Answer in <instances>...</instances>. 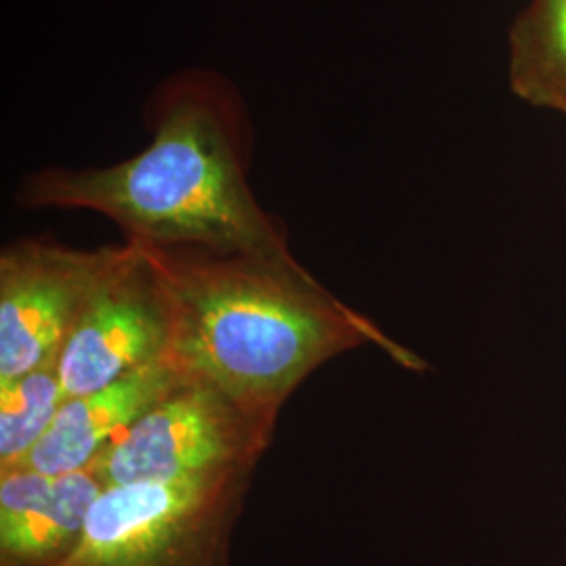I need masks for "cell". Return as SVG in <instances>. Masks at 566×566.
Returning a JSON list of instances; mask_svg holds the SVG:
<instances>
[{
    "mask_svg": "<svg viewBox=\"0 0 566 566\" xmlns=\"http://www.w3.org/2000/svg\"><path fill=\"white\" fill-rule=\"evenodd\" d=\"M149 143L122 163L44 166L15 189L25 210H88L124 242L296 261L282 221L250 187L254 128L240 91L208 67H185L147 97Z\"/></svg>",
    "mask_w": 566,
    "mask_h": 566,
    "instance_id": "6da1fadb",
    "label": "cell"
},
{
    "mask_svg": "<svg viewBox=\"0 0 566 566\" xmlns=\"http://www.w3.org/2000/svg\"><path fill=\"white\" fill-rule=\"evenodd\" d=\"M103 489L91 468L67 474L2 470L0 566H65Z\"/></svg>",
    "mask_w": 566,
    "mask_h": 566,
    "instance_id": "52a82bcc",
    "label": "cell"
},
{
    "mask_svg": "<svg viewBox=\"0 0 566 566\" xmlns=\"http://www.w3.org/2000/svg\"><path fill=\"white\" fill-rule=\"evenodd\" d=\"M63 403L60 357L0 382V472L23 464Z\"/></svg>",
    "mask_w": 566,
    "mask_h": 566,
    "instance_id": "30bf717a",
    "label": "cell"
},
{
    "mask_svg": "<svg viewBox=\"0 0 566 566\" xmlns=\"http://www.w3.org/2000/svg\"><path fill=\"white\" fill-rule=\"evenodd\" d=\"M510 86L566 116V0H528L510 32Z\"/></svg>",
    "mask_w": 566,
    "mask_h": 566,
    "instance_id": "9c48e42d",
    "label": "cell"
},
{
    "mask_svg": "<svg viewBox=\"0 0 566 566\" xmlns=\"http://www.w3.org/2000/svg\"><path fill=\"white\" fill-rule=\"evenodd\" d=\"M120 245L72 248L51 235L20 238L0 252V382L60 357L82 308Z\"/></svg>",
    "mask_w": 566,
    "mask_h": 566,
    "instance_id": "5b68a950",
    "label": "cell"
},
{
    "mask_svg": "<svg viewBox=\"0 0 566 566\" xmlns=\"http://www.w3.org/2000/svg\"><path fill=\"white\" fill-rule=\"evenodd\" d=\"M185 374L168 359L145 365L99 390L67 399L20 468L67 474L91 468L107 447L175 390Z\"/></svg>",
    "mask_w": 566,
    "mask_h": 566,
    "instance_id": "ba28073f",
    "label": "cell"
},
{
    "mask_svg": "<svg viewBox=\"0 0 566 566\" xmlns=\"http://www.w3.org/2000/svg\"><path fill=\"white\" fill-rule=\"evenodd\" d=\"M252 472L105 486L65 566H231Z\"/></svg>",
    "mask_w": 566,
    "mask_h": 566,
    "instance_id": "3957f363",
    "label": "cell"
},
{
    "mask_svg": "<svg viewBox=\"0 0 566 566\" xmlns=\"http://www.w3.org/2000/svg\"><path fill=\"white\" fill-rule=\"evenodd\" d=\"M143 248L170 301L166 359L261 422L277 426L283 405L313 371L365 344L380 346L405 369L428 367L336 298L298 259Z\"/></svg>",
    "mask_w": 566,
    "mask_h": 566,
    "instance_id": "7a4b0ae2",
    "label": "cell"
},
{
    "mask_svg": "<svg viewBox=\"0 0 566 566\" xmlns=\"http://www.w3.org/2000/svg\"><path fill=\"white\" fill-rule=\"evenodd\" d=\"M277 426L243 411L217 386L191 378L130 426L91 470L105 486L252 472Z\"/></svg>",
    "mask_w": 566,
    "mask_h": 566,
    "instance_id": "277c9868",
    "label": "cell"
},
{
    "mask_svg": "<svg viewBox=\"0 0 566 566\" xmlns=\"http://www.w3.org/2000/svg\"><path fill=\"white\" fill-rule=\"evenodd\" d=\"M170 332V301L156 264L139 243H122L61 346L65 401L163 361Z\"/></svg>",
    "mask_w": 566,
    "mask_h": 566,
    "instance_id": "8992f818",
    "label": "cell"
}]
</instances>
